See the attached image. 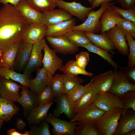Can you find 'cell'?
Here are the masks:
<instances>
[{
  "label": "cell",
  "mask_w": 135,
  "mask_h": 135,
  "mask_svg": "<svg viewBox=\"0 0 135 135\" xmlns=\"http://www.w3.org/2000/svg\"><path fill=\"white\" fill-rule=\"evenodd\" d=\"M84 86L79 84L72 89L68 93L67 96L70 102L73 104L79 100L82 95Z\"/></svg>",
  "instance_id": "cell-44"
},
{
  "label": "cell",
  "mask_w": 135,
  "mask_h": 135,
  "mask_svg": "<svg viewBox=\"0 0 135 135\" xmlns=\"http://www.w3.org/2000/svg\"><path fill=\"white\" fill-rule=\"evenodd\" d=\"M46 42L44 38L38 42L33 44L29 59L23 70L24 73L30 75L42 66L43 56L42 51Z\"/></svg>",
  "instance_id": "cell-8"
},
{
  "label": "cell",
  "mask_w": 135,
  "mask_h": 135,
  "mask_svg": "<svg viewBox=\"0 0 135 135\" xmlns=\"http://www.w3.org/2000/svg\"><path fill=\"white\" fill-rule=\"evenodd\" d=\"M19 110L14 102L1 98H0V118L7 122Z\"/></svg>",
  "instance_id": "cell-30"
},
{
  "label": "cell",
  "mask_w": 135,
  "mask_h": 135,
  "mask_svg": "<svg viewBox=\"0 0 135 135\" xmlns=\"http://www.w3.org/2000/svg\"><path fill=\"white\" fill-rule=\"evenodd\" d=\"M1 98V95H0V98Z\"/></svg>",
  "instance_id": "cell-55"
},
{
  "label": "cell",
  "mask_w": 135,
  "mask_h": 135,
  "mask_svg": "<svg viewBox=\"0 0 135 135\" xmlns=\"http://www.w3.org/2000/svg\"><path fill=\"white\" fill-rule=\"evenodd\" d=\"M41 23L47 27L68 20L72 16L62 8L42 12Z\"/></svg>",
  "instance_id": "cell-17"
},
{
  "label": "cell",
  "mask_w": 135,
  "mask_h": 135,
  "mask_svg": "<svg viewBox=\"0 0 135 135\" xmlns=\"http://www.w3.org/2000/svg\"><path fill=\"white\" fill-rule=\"evenodd\" d=\"M116 0H92V4L91 6L95 8L99 6L103 3L105 2H112Z\"/></svg>",
  "instance_id": "cell-49"
},
{
  "label": "cell",
  "mask_w": 135,
  "mask_h": 135,
  "mask_svg": "<svg viewBox=\"0 0 135 135\" xmlns=\"http://www.w3.org/2000/svg\"><path fill=\"white\" fill-rule=\"evenodd\" d=\"M123 9H128L135 6V0H117Z\"/></svg>",
  "instance_id": "cell-47"
},
{
  "label": "cell",
  "mask_w": 135,
  "mask_h": 135,
  "mask_svg": "<svg viewBox=\"0 0 135 135\" xmlns=\"http://www.w3.org/2000/svg\"><path fill=\"white\" fill-rule=\"evenodd\" d=\"M43 50L44 54L42 60L43 67L52 76L63 66L62 60L57 56L54 50L49 48L46 42Z\"/></svg>",
  "instance_id": "cell-11"
},
{
  "label": "cell",
  "mask_w": 135,
  "mask_h": 135,
  "mask_svg": "<svg viewBox=\"0 0 135 135\" xmlns=\"http://www.w3.org/2000/svg\"><path fill=\"white\" fill-rule=\"evenodd\" d=\"M75 59L77 65L82 69L85 70L90 60L89 53L86 51H81L76 54Z\"/></svg>",
  "instance_id": "cell-45"
},
{
  "label": "cell",
  "mask_w": 135,
  "mask_h": 135,
  "mask_svg": "<svg viewBox=\"0 0 135 135\" xmlns=\"http://www.w3.org/2000/svg\"><path fill=\"white\" fill-rule=\"evenodd\" d=\"M122 99L124 106L122 113L130 109H132L135 111V91L127 92Z\"/></svg>",
  "instance_id": "cell-43"
},
{
  "label": "cell",
  "mask_w": 135,
  "mask_h": 135,
  "mask_svg": "<svg viewBox=\"0 0 135 135\" xmlns=\"http://www.w3.org/2000/svg\"><path fill=\"white\" fill-rule=\"evenodd\" d=\"M135 129L131 130L126 133L125 135H135Z\"/></svg>",
  "instance_id": "cell-52"
},
{
  "label": "cell",
  "mask_w": 135,
  "mask_h": 135,
  "mask_svg": "<svg viewBox=\"0 0 135 135\" xmlns=\"http://www.w3.org/2000/svg\"><path fill=\"white\" fill-rule=\"evenodd\" d=\"M26 86L21 85L20 96L16 100L22 106L25 117L28 116L30 112L38 106L36 96Z\"/></svg>",
  "instance_id": "cell-21"
},
{
  "label": "cell",
  "mask_w": 135,
  "mask_h": 135,
  "mask_svg": "<svg viewBox=\"0 0 135 135\" xmlns=\"http://www.w3.org/2000/svg\"><path fill=\"white\" fill-rule=\"evenodd\" d=\"M15 7L29 24L41 23L42 13L31 7L26 0H20Z\"/></svg>",
  "instance_id": "cell-22"
},
{
  "label": "cell",
  "mask_w": 135,
  "mask_h": 135,
  "mask_svg": "<svg viewBox=\"0 0 135 135\" xmlns=\"http://www.w3.org/2000/svg\"><path fill=\"white\" fill-rule=\"evenodd\" d=\"M76 135H100L94 124L81 123L75 129Z\"/></svg>",
  "instance_id": "cell-38"
},
{
  "label": "cell",
  "mask_w": 135,
  "mask_h": 135,
  "mask_svg": "<svg viewBox=\"0 0 135 135\" xmlns=\"http://www.w3.org/2000/svg\"><path fill=\"white\" fill-rule=\"evenodd\" d=\"M76 24V20L72 18L69 20L48 27L46 36H63L70 31Z\"/></svg>",
  "instance_id": "cell-26"
},
{
  "label": "cell",
  "mask_w": 135,
  "mask_h": 135,
  "mask_svg": "<svg viewBox=\"0 0 135 135\" xmlns=\"http://www.w3.org/2000/svg\"><path fill=\"white\" fill-rule=\"evenodd\" d=\"M114 75V71L109 70L94 76L90 81L98 94H102L108 92Z\"/></svg>",
  "instance_id": "cell-20"
},
{
  "label": "cell",
  "mask_w": 135,
  "mask_h": 135,
  "mask_svg": "<svg viewBox=\"0 0 135 135\" xmlns=\"http://www.w3.org/2000/svg\"><path fill=\"white\" fill-rule=\"evenodd\" d=\"M50 85L56 98L60 96L64 93L62 74H58L52 76Z\"/></svg>",
  "instance_id": "cell-35"
},
{
  "label": "cell",
  "mask_w": 135,
  "mask_h": 135,
  "mask_svg": "<svg viewBox=\"0 0 135 135\" xmlns=\"http://www.w3.org/2000/svg\"><path fill=\"white\" fill-rule=\"evenodd\" d=\"M56 107L53 111V115L58 117L62 113L66 114L70 120L73 117L74 113L73 104L70 101L66 94L63 93L54 100Z\"/></svg>",
  "instance_id": "cell-23"
},
{
  "label": "cell",
  "mask_w": 135,
  "mask_h": 135,
  "mask_svg": "<svg viewBox=\"0 0 135 135\" xmlns=\"http://www.w3.org/2000/svg\"><path fill=\"white\" fill-rule=\"evenodd\" d=\"M124 109L115 108L106 111L95 124L100 135H113Z\"/></svg>",
  "instance_id": "cell-2"
},
{
  "label": "cell",
  "mask_w": 135,
  "mask_h": 135,
  "mask_svg": "<svg viewBox=\"0 0 135 135\" xmlns=\"http://www.w3.org/2000/svg\"><path fill=\"white\" fill-rule=\"evenodd\" d=\"M112 8L118 12L123 18L135 22V6L128 9H122L114 4L111 5Z\"/></svg>",
  "instance_id": "cell-41"
},
{
  "label": "cell",
  "mask_w": 135,
  "mask_h": 135,
  "mask_svg": "<svg viewBox=\"0 0 135 135\" xmlns=\"http://www.w3.org/2000/svg\"><path fill=\"white\" fill-rule=\"evenodd\" d=\"M29 23L13 5L3 4L0 9V60L4 52L20 40Z\"/></svg>",
  "instance_id": "cell-1"
},
{
  "label": "cell",
  "mask_w": 135,
  "mask_h": 135,
  "mask_svg": "<svg viewBox=\"0 0 135 135\" xmlns=\"http://www.w3.org/2000/svg\"><path fill=\"white\" fill-rule=\"evenodd\" d=\"M113 135H125L128 132L135 129V112L132 109L128 110L122 113Z\"/></svg>",
  "instance_id": "cell-18"
},
{
  "label": "cell",
  "mask_w": 135,
  "mask_h": 135,
  "mask_svg": "<svg viewBox=\"0 0 135 135\" xmlns=\"http://www.w3.org/2000/svg\"><path fill=\"white\" fill-rule=\"evenodd\" d=\"M117 25L126 36L135 39V22L122 18Z\"/></svg>",
  "instance_id": "cell-39"
},
{
  "label": "cell",
  "mask_w": 135,
  "mask_h": 135,
  "mask_svg": "<svg viewBox=\"0 0 135 135\" xmlns=\"http://www.w3.org/2000/svg\"><path fill=\"white\" fill-rule=\"evenodd\" d=\"M46 38L56 52L64 55L74 54L78 50V46L71 42L64 36H50Z\"/></svg>",
  "instance_id": "cell-9"
},
{
  "label": "cell",
  "mask_w": 135,
  "mask_h": 135,
  "mask_svg": "<svg viewBox=\"0 0 135 135\" xmlns=\"http://www.w3.org/2000/svg\"><path fill=\"white\" fill-rule=\"evenodd\" d=\"M114 77L108 92L122 99L127 92L135 91V84L130 82L121 70L114 68Z\"/></svg>",
  "instance_id": "cell-4"
},
{
  "label": "cell",
  "mask_w": 135,
  "mask_h": 135,
  "mask_svg": "<svg viewBox=\"0 0 135 135\" xmlns=\"http://www.w3.org/2000/svg\"><path fill=\"white\" fill-rule=\"evenodd\" d=\"M33 45L22 42L14 62L13 68L16 70L23 71L29 59Z\"/></svg>",
  "instance_id": "cell-25"
},
{
  "label": "cell",
  "mask_w": 135,
  "mask_h": 135,
  "mask_svg": "<svg viewBox=\"0 0 135 135\" xmlns=\"http://www.w3.org/2000/svg\"><path fill=\"white\" fill-rule=\"evenodd\" d=\"M80 46L86 48L90 52L98 55L106 60L114 68H118L117 63L112 59V55L108 51L97 46L91 42Z\"/></svg>",
  "instance_id": "cell-31"
},
{
  "label": "cell",
  "mask_w": 135,
  "mask_h": 135,
  "mask_svg": "<svg viewBox=\"0 0 135 135\" xmlns=\"http://www.w3.org/2000/svg\"><path fill=\"white\" fill-rule=\"evenodd\" d=\"M7 135H30L29 131H25L23 133L20 132L14 129H12L7 131Z\"/></svg>",
  "instance_id": "cell-48"
},
{
  "label": "cell",
  "mask_w": 135,
  "mask_h": 135,
  "mask_svg": "<svg viewBox=\"0 0 135 135\" xmlns=\"http://www.w3.org/2000/svg\"><path fill=\"white\" fill-rule=\"evenodd\" d=\"M87 0L88 1L90 5L92 6V0Z\"/></svg>",
  "instance_id": "cell-54"
},
{
  "label": "cell",
  "mask_w": 135,
  "mask_h": 135,
  "mask_svg": "<svg viewBox=\"0 0 135 135\" xmlns=\"http://www.w3.org/2000/svg\"><path fill=\"white\" fill-rule=\"evenodd\" d=\"M21 86L10 79L0 76V90L1 98L13 102H16L21 95L19 91Z\"/></svg>",
  "instance_id": "cell-12"
},
{
  "label": "cell",
  "mask_w": 135,
  "mask_h": 135,
  "mask_svg": "<svg viewBox=\"0 0 135 135\" xmlns=\"http://www.w3.org/2000/svg\"><path fill=\"white\" fill-rule=\"evenodd\" d=\"M105 32L120 53L124 56L127 55L129 48L126 36L117 25Z\"/></svg>",
  "instance_id": "cell-14"
},
{
  "label": "cell",
  "mask_w": 135,
  "mask_h": 135,
  "mask_svg": "<svg viewBox=\"0 0 135 135\" xmlns=\"http://www.w3.org/2000/svg\"><path fill=\"white\" fill-rule=\"evenodd\" d=\"M0 76L9 78L28 88L32 79L29 74L19 73L6 67H0Z\"/></svg>",
  "instance_id": "cell-28"
},
{
  "label": "cell",
  "mask_w": 135,
  "mask_h": 135,
  "mask_svg": "<svg viewBox=\"0 0 135 135\" xmlns=\"http://www.w3.org/2000/svg\"><path fill=\"white\" fill-rule=\"evenodd\" d=\"M31 7L40 12H44L54 9L56 6V0H26Z\"/></svg>",
  "instance_id": "cell-33"
},
{
  "label": "cell",
  "mask_w": 135,
  "mask_h": 135,
  "mask_svg": "<svg viewBox=\"0 0 135 135\" xmlns=\"http://www.w3.org/2000/svg\"><path fill=\"white\" fill-rule=\"evenodd\" d=\"M122 18L118 12L112 9L111 5L108 6L103 12L100 17L101 26L100 34L104 33L113 28Z\"/></svg>",
  "instance_id": "cell-19"
},
{
  "label": "cell",
  "mask_w": 135,
  "mask_h": 135,
  "mask_svg": "<svg viewBox=\"0 0 135 135\" xmlns=\"http://www.w3.org/2000/svg\"><path fill=\"white\" fill-rule=\"evenodd\" d=\"M56 6L64 9L72 16H76L82 22H84L90 11L94 8L87 7L80 2L75 1L67 2L63 0H56Z\"/></svg>",
  "instance_id": "cell-10"
},
{
  "label": "cell",
  "mask_w": 135,
  "mask_h": 135,
  "mask_svg": "<svg viewBox=\"0 0 135 135\" xmlns=\"http://www.w3.org/2000/svg\"><path fill=\"white\" fill-rule=\"evenodd\" d=\"M54 102L52 101L48 104L38 106L32 109L27 116L28 125L34 124H38L44 120Z\"/></svg>",
  "instance_id": "cell-27"
},
{
  "label": "cell",
  "mask_w": 135,
  "mask_h": 135,
  "mask_svg": "<svg viewBox=\"0 0 135 135\" xmlns=\"http://www.w3.org/2000/svg\"><path fill=\"white\" fill-rule=\"evenodd\" d=\"M55 98L50 85L46 86L36 97L38 106L54 102Z\"/></svg>",
  "instance_id": "cell-36"
},
{
  "label": "cell",
  "mask_w": 135,
  "mask_h": 135,
  "mask_svg": "<svg viewBox=\"0 0 135 135\" xmlns=\"http://www.w3.org/2000/svg\"><path fill=\"white\" fill-rule=\"evenodd\" d=\"M98 94L90 81L85 86L82 95L79 100L73 104L74 115L79 110L94 103Z\"/></svg>",
  "instance_id": "cell-16"
},
{
  "label": "cell",
  "mask_w": 135,
  "mask_h": 135,
  "mask_svg": "<svg viewBox=\"0 0 135 135\" xmlns=\"http://www.w3.org/2000/svg\"><path fill=\"white\" fill-rule=\"evenodd\" d=\"M20 0H1L0 3L3 4H10L15 6L18 4Z\"/></svg>",
  "instance_id": "cell-50"
},
{
  "label": "cell",
  "mask_w": 135,
  "mask_h": 135,
  "mask_svg": "<svg viewBox=\"0 0 135 135\" xmlns=\"http://www.w3.org/2000/svg\"><path fill=\"white\" fill-rule=\"evenodd\" d=\"M94 103L106 112L115 108L124 109L122 99L108 92L102 94H98Z\"/></svg>",
  "instance_id": "cell-13"
},
{
  "label": "cell",
  "mask_w": 135,
  "mask_h": 135,
  "mask_svg": "<svg viewBox=\"0 0 135 135\" xmlns=\"http://www.w3.org/2000/svg\"><path fill=\"white\" fill-rule=\"evenodd\" d=\"M36 71V76L30 80L28 87L36 96L46 86L50 85L52 76L43 67L39 68Z\"/></svg>",
  "instance_id": "cell-15"
},
{
  "label": "cell",
  "mask_w": 135,
  "mask_h": 135,
  "mask_svg": "<svg viewBox=\"0 0 135 135\" xmlns=\"http://www.w3.org/2000/svg\"><path fill=\"white\" fill-rule=\"evenodd\" d=\"M47 28L48 27L42 23L29 24L22 33V42L33 45L38 42L46 36Z\"/></svg>",
  "instance_id": "cell-7"
},
{
  "label": "cell",
  "mask_w": 135,
  "mask_h": 135,
  "mask_svg": "<svg viewBox=\"0 0 135 135\" xmlns=\"http://www.w3.org/2000/svg\"><path fill=\"white\" fill-rule=\"evenodd\" d=\"M64 84V93L67 95L68 92L77 85L84 81L83 79L70 74H62Z\"/></svg>",
  "instance_id": "cell-37"
},
{
  "label": "cell",
  "mask_w": 135,
  "mask_h": 135,
  "mask_svg": "<svg viewBox=\"0 0 135 135\" xmlns=\"http://www.w3.org/2000/svg\"><path fill=\"white\" fill-rule=\"evenodd\" d=\"M64 74H70L77 76L78 74H82L91 77L93 73L83 70L78 67L76 63L75 60H72L63 66L59 70Z\"/></svg>",
  "instance_id": "cell-34"
},
{
  "label": "cell",
  "mask_w": 135,
  "mask_h": 135,
  "mask_svg": "<svg viewBox=\"0 0 135 135\" xmlns=\"http://www.w3.org/2000/svg\"><path fill=\"white\" fill-rule=\"evenodd\" d=\"M114 2H105L101 4L100 8L95 11L92 10L88 14L87 18L82 24L73 26L70 30H80L95 33L100 32L101 26L100 22V16L104 10L108 6Z\"/></svg>",
  "instance_id": "cell-3"
},
{
  "label": "cell",
  "mask_w": 135,
  "mask_h": 135,
  "mask_svg": "<svg viewBox=\"0 0 135 135\" xmlns=\"http://www.w3.org/2000/svg\"><path fill=\"white\" fill-rule=\"evenodd\" d=\"M26 125L25 122L20 119H18L16 123L17 128L20 130L24 129Z\"/></svg>",
  "instance_id": "cell-51"
},
{
  "label": "cell",
  "mask_w": 135,
  "mask_h": 135,
  "mask_svg": "<svg viewBox=\"0 0 135 135\" xmlns=\"http://www.w3.org/2000/svg\"><path fill=\"white\" fill-rule=\"evenodd\" d=\"M22 42L20 40L6 50L0 60V67L13 69L20 46Z\"/></svg>",
  "instance_id": "cell-29"
},
{
  "label": "cell",
  "mask_w": 135,
  "mask_h": 135,
  "mask_svg": "<svg viewBox=\"0 0 135 135\" xmlns=\"http://www.w3.org/2000/svg\"><path fill=\"white\" fill-rule=\"evenodd\" d=\"M1 0H0V2Z\"/></svg>",
  "instance_id": "cell-56"
},
{
  "label": "cell",
  "mask_w": 135,
  "mask_h": 135,
  "mask_svg": "<svg viewBox=\"0 0 135 135\" xmlns=\"http://www.w3.org/2000/svg\"><path fill=\"white\" fill-rule=\"evenodd\" d=\"M126 38L128 46L129 52L128 56L127 66H135V41L132 37L126 36Z\"/></svg>",
  "instance_id": "cell-42"
},
{
  "label": "cell",
  "mask_w": 135,
  "mask_h": 135,
  "mask_svg": "<svg viewBox=\"0 0 135 135\" xmlns=\"http://www.w3.org/2000/svg\"><path fill=\"white\" fill-rule=\"evenodd\" d=\"M118 68L125 74L129 81L131 82L135 83V66L129 67H120Z\"/></svg>",
  "instance_id": "cell-46"
},
{
  "label": "cell",
  "mask_w": 135,
  "mask_h": 135,
  "mask_svg": "<svg viewBox=\"0 0 135 135\" xmlns=\"http://www.w3.org/2000/svg\"><path fill=\"white\" fill-rule=\"evenodd\" d=\"M4 121L0 118V129L2 126L4 124Z\"/></svg>",
  "instance_id": "cell-53"
},
{
  "label": "cell",
  "mask_w": 135,
  "mask_h": 135,
  "mask_svg": "<svg viewBox=\"0 0 135 135\" xmlns=\"http://www.w3.org/2000/svg\"><path fill=\"white\" fill-rule=\"evenodd\" d=\"M44 120L52 126V133L54 135H75L76 126L81 123L61 120L50 113L48 114Z\"/></svg>",
  "instance_id": "cell-5"
},
{
  "label": "cell",
  "mask_w": 135,
  "mask_h": 135,
  "mask_svg": "<svg viewBox=\"0 0 135 135\" xmlns=\"http://www.w3.org/2000/svg\"><path fill=\"white\" fill-rule=\"evenodd\" d=\"M106 112L94 103L77 112L70 122H78L95 124L100 118Z\"/></svg>",
  "instance_id": "cell-6"
},
{
  "label": "cell",
  "mask_w": 135,
  "mask_h": 135,
  "mask_svg": "<svg viewBox=\"0 0 135 135\" xmlns=\"http://www.w3.org/2000/svg\"><path fill=\"white\" fill-rule=\"evenodd\" d=\"M91 42L97 46L114 54L116 49L112 42L105 32L96 34L84 31Z\"/></svg>",
  "instance_id": "cell-24"
},
{
  "label": "cell",
  "mask_w": 135,
  "mask_h": 135,
  "mask_svg": "<svg viewBox=\"0 0 135 135\" xmlns=\"http://www.w3.org/2000/svg\"><path fill=\"white\" fill-rule=\"evenodd\" d=\"M64 36L72 44L78 47L91 42L84 32L82 30H70Z\"/></svg>",
  "instance_id": "cell-32"
},
{
  "label": "cell",
  "mask_w": 135,
  "mask_h": 135,
  "mask_svg": "<svg viewBox=\"0 0 135 135\" xmlns=\"http://www.w3.org/2000/svg\"><path fill=\"white\" fill-rule=\"evenodd\" d=\"M48 123L44 120L38 126L36 124H31L29 131L30 135H50Z\"/></svg>",
  "instance_id": "cell-40"
}]
</instances>
